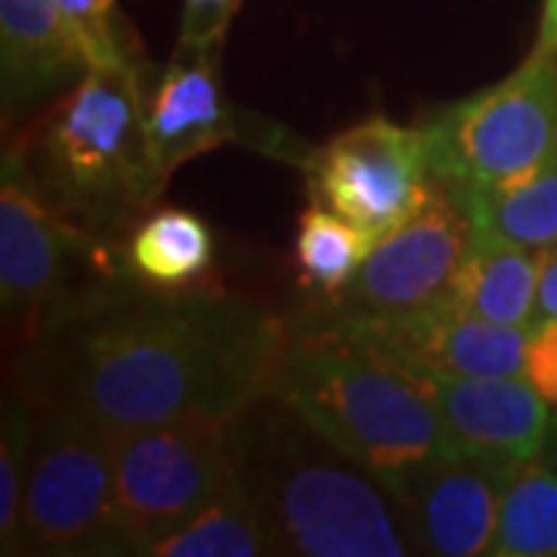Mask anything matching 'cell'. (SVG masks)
<instances>
[{
  "mask_svg": "<svg viewBox=\"0 0 557 557\" xmlns=\"http://www.w3.org/2000/svg\"><path fill=\"white\" fill-rule=\"evenodd\" d=\"M288 322L223 292L131 288L102 278L57 304L32 335L40 409L102 434L236 421L273 391Z\"/></svg>",
  "mask_w": 557,
  "mask_h": 557,
  "instance_id": "6da1fadb",
  "label": "cell"
},
{
  "mask_svg": "<svg viewBox=\"0 0 557 557\" xmlns=\"http://www.w3.org/2000/svg\"><path fill=\"white\" fill-rule=\"evenodd\" d=\"M273 397L391 490L421 465L456 453L412 372L329 310L288 322Z\"/></svg>",
  "mask_w": 557,
  "mask_h": 557,
  "instance_id": "7a4b0ae2",
  "label": "cell"
},
{
  "mask_svg": "<svg viewBox=\"0 0 557 557\" xmlns=\"http://www.w3.org/2000/svg\"><path fill=\"white\" fill-rule=\"evenodd\" d=\"M239 471L258 496L276 555L403 557L416 542L397 498L273 394L239 418Z\"/></svg>",
  "mask_w": 557,
  "mask_h": 557,
  "instance_id": "3957f363",
  "label": "cell"
},
{
  "mask_svg": "<svg viewBox=\"0 0 557 557\" xmlns=\"http://www.w3.org/2000/svg\"><path fill=\"white\" fill-rule=\"evenodd\" d=\"M137 62L87 69L40 121V189L69 220L100 233L139 214L164 189L146 134Z\"/></svg>",
  "mask_w": 557,
  "mask_h": 557,
  "instance_id": "277c9868",
  "label": "cell"
},
{
  "mask_svg": "<svg viewBox=\"0 0 557 557\" xmlns=\"http://www.w3.org/2000/svg\"><path fill=\"white\" fill-rule=\"evenodd\" d=\"M239 418H186L112 434L109 555H146L239 474Z\"/></svg>",
  "mask_w": 557,
  "mask_h": 557,
  "instance_id": "5b68a950",
  "label": "cell"
},
{
  "mask_svg": "<svg viewBox=\"0 0 557 557\" xmlns=\"http://www.w3.org/2000/svg\"><path fill=\"white\" fill-rule=\"evenodd\" d=\"M431 171L449 186H486L536 171L557 152V53L533 50L505 81L424 124Z\"/></svg>",
  "mask_w": 557,
  "mask_h": 557,
  "instance_id": "8992f818",
  "label": "cell"
},
{
  "mask_svg": "<svg viewBox=\"0 0 557 557\" xmlns=\"http://www.w3.org/2000/svg\"><path fill=\"white\" fill-rule=\"evenodd\" d=\"M119 276L109 245L44 199L22 146L7 149L0 177V304L3 319L32 341L40 319L75 295V276Z\"/></svg>",
  "mask_w": 557,
  "mask_h": 557,
  "instance_id": "52a82bcc",
  "label": "cell"
},
{
  "mask_svg": "<svg viewBox=\"0 0 557 557\" xmlns=\"http://www.w3.org/2000/svg\"><path fill=\"white\" fill-rule=\"evenodd\" d=\"M44 412L22 502L20 555H109L112 434Z\"/></svg>",
  "mask_w": 557,
  "mask_h": 557,
  "instance_id": "ba28073f",
  "label": "cell"
},
{
  "mask_svg": "<svg viewBox=\"0 0 557 557\" xmlns=\"http://www.w3.org/2000/svg\"><path fill=\"white\" fill-rule=\"evenodd\" d=\"M474 239V220L449 183L434 177L416 211L387 230L354 282L329 310L354 322H379L428 310L449 295Z\"/></svg>",
  "mask_w": 557,
  "mask_h": 557,
  "instance_id": "9c48e42d",
  "label": "cell"
},
{
  "mask_svg": "<svg viewBox=\"0 0 557 557\" xmlns=\"http://www.w3.org/2000/svg\"><path fill=\"white\" fill-rule=\"evenodd\" d=\"M307 180L319 205L381 239L434 183L428 131L387 119L359 121L310 156Z\"/></svg>",
  "mask_w": 557,
  "mask_h": 557,
  "instance_id": "30bf717a",
  "label": "cell"
},
{
  "mask_svg": "<svg viewBox=\"0 0 557 557\" xmlns=\"http://www.w3.org/2000/svg\"><path fill=\"white\" fill-rule=\"evenodd\" d=\"M518 461L449 453L421 465L394 493L416 552L437 557L490 555L505 490Z\"/></svg>",
  "mask_w": 557,
  "mask_h": 557,
  "instance_id": "8fae6325",
  "label": "cell"
},
{
  "mask_svg": "<svg viewBox=\"0 0 557 557\" xmlns=\"http://www.w3.org/2000/svg\"><path fill=\"white\" fill-rule=\"evenodd\" d=\"M341 322L354 329L359 338L369 341L384 357L403 366L406 372L449 375V379L523 375L527 344L533 332L527 325H502L493 319L465 313L446 300L409 317L379 319V322L341 319Z\"/></svg>",
  "mask_w": 557,
  "mask_h": 557,
  "instance_id": "7c38bea8",
  "label": "cell"
},
{
  "mask_svg": "<svg viewBox=\"0 0 557 557\" xmlns=\"http://www.w3.org/2000/svg\"><path fill=\"white\" fill-rule=\"evenodd\" d=\"M437 409L456 453L530 461L542 456L552 416L548 403L523 379H449L416 375Z\"/></svg>",
  "mask_w": 557,
  "mask_h": 557,
  "instance_id": "4fadbf2b",
  "label": "cell"
},
{
  "mask_svg": "<svg viewBox=\"0 0 557 557\" xmlns=\"http://www.w3.org/2000/svg\"><path fill=\"white\" fill-rule=\"evenodd\" d=\"M146 134L159 177L180 164L239 139L236 112L226 106L220 81V47H180L146 97Z\"/></svg>",
  "mask_w": 557,
  "mask_h": 557,
  "instance_id": "5bb4252c",
  "label": "cell"
},
{
  "mask_svg": "<svg viewBox=\"0 0 557 557\" xmlns=\"http://www.w3.org/2000/svg\"><path fill=\"white\" fill-rule=\"evenodd\" d=\"M0 72L7 119L87 72L57 0H0Z\"/></svg>",
  "mask_w": 557,
  "mask_h": 557,
  "instance_id": "9a60e30c",
  "label": "cell"
},
{
  "mask_svg": "<svg viewBox=\"0 0 557 557\" xmlns=\"http://www.w3.org/2000/svg\"><path fill=\"white\" fill-rule=\"evenodd\" d=\"M536 285V251L474 226L471 248L443 300L480 319L533 329Z\"/></svg>",
  "mask_w": 557,
  "mask_h": 557,
  "instance_id": "2e32d148",
  "label": "cell"
},
{
  "mask_svg": "<svg viewBox=\"0 0 557 557\" xmlns=\"http://www.w3.org/2000/svg\"><path fill=\"white\" fill-rule=\"evenodd\" d=\"M474 226L530 251L557 245V152L536 171L486 186H453Z\"/></svg>",
  "mask_w": 557,
  "mask_h": 557,
  "instance_id": "e0dca14e",
  "label": "cell"
},
{
  "mask_svg": "<svg viewBox=\"0 0 557 557\" xmlns=\"http://www.w3.org/2000/svg\"><path fill=\"white\" fill-rule=\"evenodd\" d=\"M127 273L149 288H189L214 263V233L183 208H164L137 226L124 248Z\"/></svg>",
  "mask_w": 557,
  "mask_h": 557,
  "instance_id": "ac0fdd59",
  "label": "cell"
},
{
  "mask_svg": "<svg viewBox=\"0 0 557 557\" xmlns=\"http://www.w3.org/2000/svg\"><path fill=\"white\" fill-rule=\"evenodd\" d=\"M149 557H258L276 555V539L242 471L189 527L156 542Z\"/></svg>",
  "mask_w": 557,
  "mask_h": 557,
  "instance_id": "d6986e66",
  "label": "cell"
},
{
  "mask_svg": "<svg viewBox=\"0 0 557 557\" xmlns=\"http://www.w3.org/2000/svg\"><path fill=\"white\" fill-rule=\"evenodd\" d=\"M493 557H557V468L545 458L523 461L505 490Z\"/></svg>",
  "mask_w": 557,
  "mask_h": 557,
  "instance_id": "ffe728a7",
  "label": "cell"
},
{
  "mask_svg": "<svg viewBox=\"0 0 557 557\" xmlns=\"http://www.w3.org/2000/svg\"><path fill=\"white\" fill-rule=\"evenodd\" d=\"M375 242L379 236L341 218L338 211L310 205L300 214L298 242H295L300 285L325 300L338 298L354 282L369 251L375 248Z\"/></svg>",
  "mask_w": 557,
  "mask_h": 557,
  "instance_id": "44dd1931",
  "label": "cell"
},
{
  "mask_svg": "<svg viewBox=\"0 0 557 557\" xmlns=\"http://www.w3.org/2000/svg\"><path fill=\"white\" fill-rule=\"evenodd\" d=\"M57 10L87 69H119L137 62L119 16V0H57Z\"/></svg>",
  "mask_w": 557,
  "mask_h": 557,
  "instance_id": "7402d4cb",
  "label": "cell"
},
{
  "mask_svg": "<svg viewBox=\"0 0 557 557\" xmlns=\"http://www.w3.org/2000/svg\"><path fill=\"white\" fill-rule=\"evenodd\" d=\"M35 428L20 406H3V434H0V552L20 555L22 502L28 486Z\"/></svg>",
  "mask_w": 557,
  "mask_h": 557,
  "instance_id": "603a6c76",
  "label": "cell"
},
{
  "mask_svg": "<svg viewBox=\"0 0 557 557\" xmlns=\"http://www.w3.org/2000/svg\"><path fill=\"white\" fill-rule=\"evenodd\" d=\"M242 10V0H183L180 16V47H220L230 32V22Z\"/></svg>",
  "mask_w": 557,
  "mask_h": 557,
  "instance_id": "cb8c5ba5",
  "label": "cell"
},
{
  "mask_svg": "<svg viewBox=\"0 0 557 557\" xmlns=\"http://www.w3.org/2000/svg\"><path fill=\"white\" fill-rule=\"evenodd\" d=\"M523 379L530 381L552 409H557V319L530 332Z\"/></svg>",
  "mask_w": 557,
  "mask_h": 557,
  "instance_id": "d4e9b609",
  "label": "cell"
},
{
  "mask_svg": "<svg viewBox=\"0 0 557 557\" xmlns=\"http://www.w3.org/2000/svg\"><path fill=\"white\" fill-rule=\"evenodd\" d=\"M539 260V285H536V313H533V329L542 322L557 319V245L536 251Z\"/></svg>",
  "mask_w": 557,
  "mask_h": 557,
  "instance_id": "484cf974",
  "label": "cell"
},
{
  "mask_svg": "<svg viewBox=\"0 0 557 557\" xmlns=\"http://www.w3.org/2000/svg\"><path fill=\"white\" fill-rule=\"evenodd\" d=\"M536 50H542V53H557V0H545V7H542Z\"/></svg>",
  "mask_w": 557,
  "mask_h": 557,
  "instance_id": "4316f807",
  "label": "cell"
},
{
  "mask_svg": "<svg viewBox=\"0 0 557 557\" xmlns=\"http://www.w3.org/2000/svg\"><path fill=\"white\" fill-rule=\"evenodd\" d=\"M542 458L552 461L557 468V424H552V431H548V443H545V449H542Z\"/></svg>",
  "mask_w": 557,
  "mask_h": 557,
  "instance_id": "83f0119b",
  "label": "cell"
}]
</instances>
